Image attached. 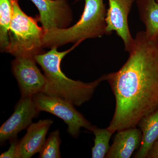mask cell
Segmentation results:
<instances>
[{
  "label": "cell",
  "instance_id": "7a4b0ae2",
  "mask_svg": "<svg viewBox=\"0 0 158 158\" xmlns=\"http://www.w3.org/2000/svg\"><path fill=\"white\" fill-rule=\"evenodd\" d=\"M80 43H76L69 49L62 52H58V48H52L48 52L35 57L36 62L44 72L46 80L42 92L63 99L77 106L89 101L98 86L106 80V75L104 74L93 82L85 83L69 78L62 72L61 69L62 59Z\"/></svg>",
  "mask_w": 158,
  "mask_h": 158
},
{
  "label": "cell",
  "instance_id": "9c48e42d",
  "mask_svg": "<svg viewBox=\"0 0 158 158\" xmlns=\"http://www.w3.org/2000/svg\"><path fill=\"white\" fill-rule=\"evenodd\" d=\"M39 113L32 97H21L15 106L14 113L0 128L1 143L17 137L19 132L29 127L33 118Z\"/></svg>",
  "mask_w": 158,
  "mask_h": 158
},
{
  "label": "cell",
  "instance_id": "ba28073f",
  "mask_svg": "<svg viewBox=\"0 0 158 158\" xmlns=\"http://www.w3.org/2000/svg\"><path fill=\"white\" fill-rule=\"evenodd\" d=\"M38 9L37 16L44 32L68 27L73 20L72 11L66 0H31Z\"/></svg>",
  "mask_w": 158,
  "mask_h": 158
},
{
  "label": "cell",
  "instance_id": "3957f363",
  "mask_svg": "<svg viewBox=\"0 0 158 158\" xmlns=\"http://www.w3.org/2000/svg\"><path fill=\"white\" fill-rule=\"evenodd\" d=\"M84 1V11L75 24L66 28L53 29L44 32V48H58L70 43H81L86 39L108 35L106 20L107 9L103 0Z\"/></svg>",
  "mask_w": 158,
  "mask_h": 158
},
{
  "label": "cell",
  "instance_id": "d6986e66",
  "mask_svg": "<svg viewBox=\"0 0 158 158\" xmlns=\"http://www.w3.org/2000/svg\"><path fill=\"white\" fill-rule=\"evenodd\" d=\"M156 1L157 2H158V0H156Z\"/></svg>",
  "mask_w": 158,
  "mask_h": 158
},
{
  "label": "cell",
  "instance_id": "9a60e30c",
  "mask_svg": "<svg viewBox=\"0 0 158 158\" xmlns=\"http://www.w3.org/2000/svg\"><path fill=\"white\" fill-rule=\"evenodd\" d=\"M90 131L95 136L94 145L92 148V158H106L110 148V138L114 133L106 128H99L93 126Z\"/></svg>",
  "mask_w": 158,
  "mask_h": 158
},
{
  "label": "cell",
  "instance_id": "ac0fdd59",
  "mask_svg": "<svg viewBox=\"0 0 158 158\" xmlns=\"http://www.w3.org/2000/svg\"><path fill=\"white\" fill-rule=\"evenodd\" d=\"M147 158H158V139L148 152Z\"/></svg>",
  "mask_w": 158,
  "mask_h": 158
},
{
  "label": "cell",
  "instance_id": "52a82bcc",
  "mask_svg": "<svg viewBox=\"0 0 158 158\" xmlns=\"http://www.w3.org/2000/svg\"><path fill=\"white\" fill-rule=\"evenodd\" d=\"M106 23L108 35L115 31L124 43L125 50L129 52L135 43L130 32L128 18L135 0H108Z\"/></svg>",
  "mask_w": 158,
  "mask_h": 158
},
{
  "label": "cell",
  "instance_id": "30bf717a",
  "mask_svg": "<svg viewBox=\"0 0 158 158\" xmlns=\"http://www.w3.org/2000/svg\"><path fill=\"white\" fill-rule=\"evenodd\" d=\"M53 123L52 119H44L29 126L26 135L19 141L20 158H30L40 152Z\"/></svg>",
  "mask_w": 158,
  "mask_h": 158
},
{
  "label": "cell",
  "instance_id": "6da1fadb",
  "mask_svg": "<svg viewBox=\"0 0 158 158\" xmlns=\"http://www.w3.org/2000/svg\"><path fill=\"white\" fill-rule=\"evenodd\" d=\"M132 49L120 69L106 75L116 100L107 128L113 133L136 127L144 116L158 110V37L136 34Z\"/></svg>",
  "mask_w": 158,
  "mask_h": 158
},
{
  "label": "cell",
  "instance_id": "5b68a950",
  "mask_svg": "<svg viewBox=\"0 0 158 158\" xmlns=\"http://www.w3.org/2000/svg\"><path fill=\"white\" fill-rule=\"evenodd\" d=\"M38 111H45L62 119L68 126V132L74 138L78 137L81 128L90 131L93 126L74 105L63 99L40 92L32 96Z\"/></svg>",
  "mask_w": 158,
  "mask_h": 158
},
{
  "label": "cell",
  "instance_id": "277c9868",
  "mask_svg": "<svg viewBox=\"0 0 158 158\" xmlns=\"http://www.w3.org/2000/svg\"><path fill=\"white\" fill-rule=\"evenodd\" d=\"M12 15L9 27V44L7 52L15 57H35L42 54L44 31L36 18L21 9L18 0H11Z\"/></svg>",
  "mask_w": 158,
  "mask_h": 158
},
{
  "label": "cell",
  "instance_id": "4fadbf2b",
  "mask_svg": "<svg viewBox=\"0 0 158 158\" xmlns=\"http://www.w3.org/2000/svg\"><path fill=\"white\" fill-rule=\"evenodd\" d=\"M140 19L150 38L158 37V2L156 0H136Z\"/></svg>",
  "mask_w": 158,
  "mask_h": 158
},
{
  "label": "cell",
  "instance_id": "e0dca14e",
  "mask_svg": "<svg viewBox=\"0 0 158 158\" xmlns=\"http://www.w3.org/2000/svg\"><path fill=\"white\" fill-rule=\"evenodd\" d=\"M10 147L0 156L1 158H20L19 141L17 137L10 139Z\"/></svg>",
  "mask_w": 158,
  "mask_h": 158
},
{
  "label": "cell",
  "instance_id": "8992f818",
  "mask_svg": "<svg viewBox=\"0 0 158 158\" xmlns=\"http://www.w3.org/2000/svg\"><path fill=\"white\" fill-rule=\"evenodd\" d=\"M35 57H15L11 63L12 73L18 83L21 97L43 92L46 80L36 65Z\"/></svg>",
  "mask_w": 158,
  "mask_h": 158
},
{
  "label": "cell",
  "instance_id": "7c38bea8",
  "mask_svg": "<svg viewBox=\"0 0 158 158\" xmlns=\"http://www.w3.org/2000/svg\"><path fill=\"white\" fill-rule=\"evenodd\" d=\"M137 126L142 132V140L134 157L146 158L153 144L158 139V110L141 118Z\"/></svg>",
  "mask_w": 158,
  "mask_h": 158
},
{
  "label": "cell",
  "instance_id": "ffe728a7",
  "mask_svg": "<svg viewBox=\"0 0 158 158\" xmlns=\"http://www.w3.org/2000/svg\"><path fill=\"white\" fill-rule=\"evenodd\" d=\"M66 1H68V0H66Z\"/></svg>",
  "mask_w": 158,
  "mask_h": 158
},
{
  "label": "cell",
  "instance_id": "8fae6325",
  "mask_svg": "<svg viewBox=\"0 0 158 158\" xmlns=\"http://www.w3.org/2000/svg\"><path fill=\"white\" fill-rule=\"evenodd\" d=\"M142 140L140 129L132 127L117 132L106 158H130L139 148Z\"/></svg>",
  "mask_w": 158,
  "mask_h": 158
},
{
  "label": "cell",
  "instance_id": "2e32d148",
  "mask_svg": "<svg viewBox=\"0 0 158 158\" xmlns=\"http://www.w3.org/2000/svg\"><path fill=\"white\" fill-rule=\"evenodd\" d=\"M61 143L59 130L50 134L48 138L40 152V158H59L61 157L60 145Z\"/></svg>",
  "mask_w": 158,
  "mask_h": 158
},
{
  "label": "cell",
  "instance_id": "5bb4252c",
  "mask_svg": "<svg viewBox=\"0 0 158 158\" xmlns=\"http://www.w3.org/2000/svg\"><path fill=\"white\" fill-rule=\"evenodd\" d=\"M11 0H0V48L7 52L9 44V27L12 18Z\"/></svg>",
  "mask_w": 158,
  "mask_h": 158
}]
</instances>
